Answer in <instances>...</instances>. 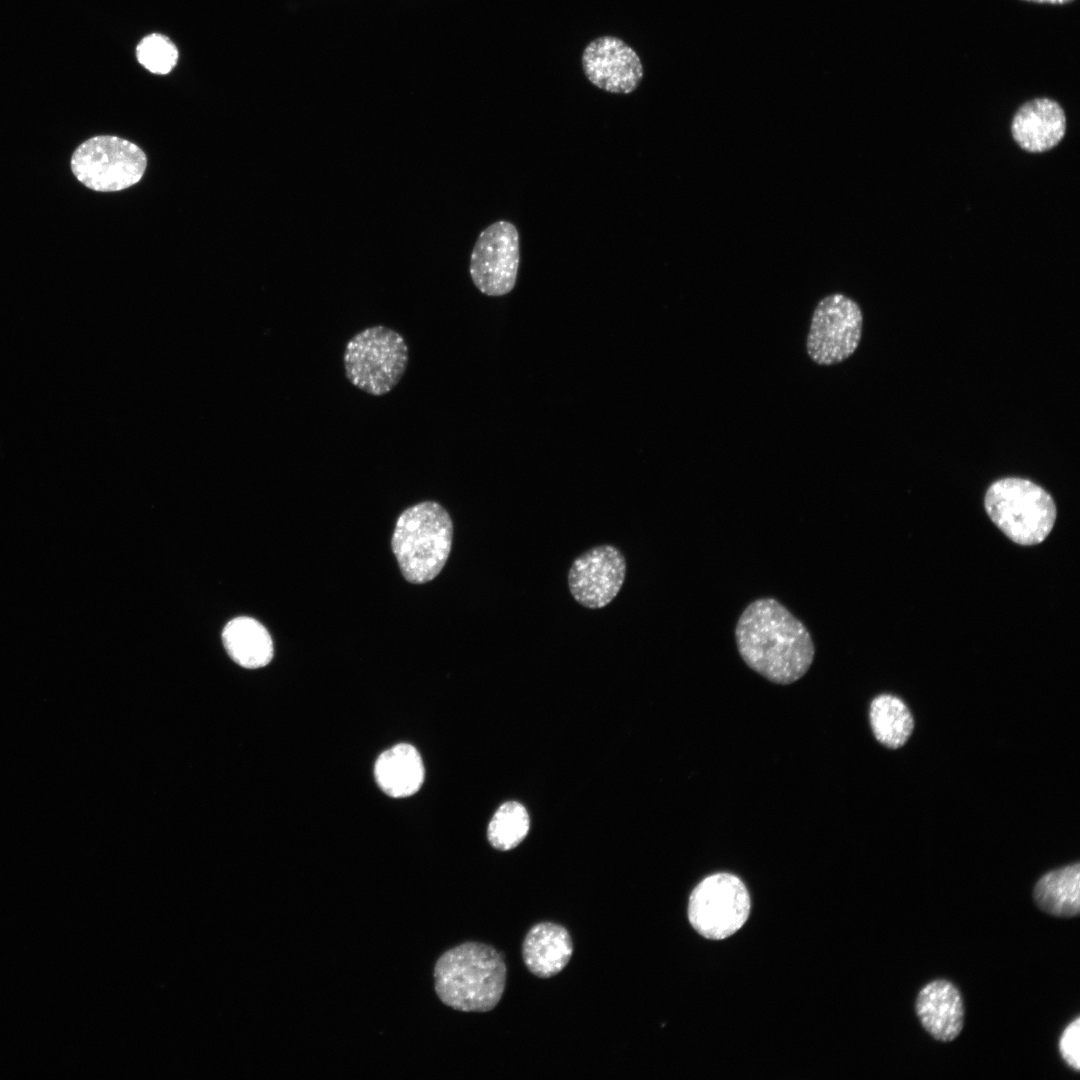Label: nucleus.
Returning a JSON list of instances; mask_svg holds the SVG:
<instances>
[{
    "instance_id": "obj_1",
    "label": "nucleus",
    "mask_w": 1080,
    "mask_h": 1080,
    "mask_svg": "<svg viewBox=\"0 0 1080 1080\" xmlns=\"http://www.w3.org/2000/svg\"><path fill=\"white\" fill-rule=\"evenodd\" d=\"M738 652L755 672L777 684H791L810 668L815 654L805 625L774 598L751 602L740 615Z\"/></svg>"
},
{
    "instance_id": "obj_2",
    "label": "nucleus",
    "mask_w": 1080,
    "mask_h": 1080,
    "mask_svg": "<svg viewBox=\"0 0 1080 1080\" xmlns=\"http://www.w3.org/2000/svg\"><path fill=\"white\" fill-rule=\"evenodd\" d=\"M434 981L436 994L446 1006L462 1012H487L503 995L506 966L493 947L467 942L440 956Z\"/></svg>"
},
{
    "instance_id": "obj_3",
    "label": "nucleus",
    "mask_w": 1080,
    "mask_h": 1080,
    "mask_svg": "<svg viewBox=\"0 0 1080 1080\" xmlns=\"http://www.w3.org/2000/svg\"><path fill=\"white\" fill-rule=\"evenodd\" d=\"M453 525L438 503L421 502L399 516L392 549L404 578L415 584L434 579L450 554Z\"/></svg>"
},
{
    "instance_id": "obj_4",
    "label": "nucleus",
    "mask_w": 1080,
    "mask_h": 1080,
    "mask_svg": "<svg viewBox=\"0 0 1080 1080\" xmlns=\"http://www.w3.org/2000/svg\"><path fill=\"white\" fill-rule=\"evenodd\" d=\"M985 509L992 522L1013 542H1043L1056 519L1051 495L1029 479L1005 477L993 482L985 494Z\"/></svg>"
},
{
    "instance_id": "obj_5",
    "label": "nucleus",
    "mask_w": 1080,
    "mask_h": 1080,
    "mask_svg": "<svg viewBox=\"0 0 1080 1080\" xmlns=\"http://www.w3.org/2000/svg\"><path fill=\"white\" fill-rule=\"evenodd\" d=\"M409 360L404 337L384 325L367 327L346 343L343 364L348 381L373 396L390 392L402 379Z\"/></svg>"
},
{
    "instance_id": "obj_6",
    "label": "nucleus",
    "mask_w": 1080,
    "mask_h": 1080,
    "mask_svg": "<svg viewBox=\"0 0 1080 1080\" xmlns=\"http://www.w3.org/2000/svg\"><path fill=\"white\" fill-rule=\"evenodd\" d=\"M146 165L147 159L141 148L109 135L86 140L71 158L76 178L86 187L101 192L120 191L136 184Z\"/></svg>"
},
{
    "instance_id": "obj_7",
    "label": "nucleus",
    "mask_w": 1080,
    "mask_h": 1080,
    "mask_svg": "<svg viewBox=\"0 0 1080 1080\" xmlns=\"http://www.w3.org/2000/svg\"><path fill=\"white\" fill-rule=\"evenodd\" d=\"M750 908V895L742 880L734 874L715 873L693 889L688 902V918L701 936L722 940L745 924Z\"/></svg>"
},
{
    "instance_id": "obj_8",
    "label": "nucleus",
    "mask_w": 1080,
    "mask_h": 1080,
    "mask_svg": "<svg viewBox=\"0 0 1080 1080\" xmlns=\"http://www.w3.org/2000/svg\"><path fill=\"white\" fill-rule=\"evenodd\" d=\"M863 314L850 297L835 293L816 305L806 338L810 359L821 366H831L849 358L862 337Z\"/></svg>"
},
{
    "instance_id": "obj_9",
    "label": "nucleus",
    "mask_w": 1080,
    "mask_h": 1080,
    "mask_svg": "<svg viewBox=\"0 0 1080 1080\" xmlns=\"http://www.w3.org/2000/svg\"><path fill=\"white\" fill-rule=\"evenodd\" d=\"M520 262L519 233L509 221H497L478 236L470 256L469 273L487 296H504L516 283Z\"/></svg>"
},
{
    "instance_id": "obj_10",
    "label": "nucleus",
    "mask_w": 1080,
    "mask_h": 1080,
    "mask_svg": "<svg viewBox=\"0 0 1080 1080\" xmlns=\"http://www.w3.org/2000/svg\"><path fill=\"white\" fill-rule=\"evenodd\" d=\"M626 569L625 556L616 546L592 547L572 562L567 577L569 591L581 606L603 608L620 592Z\"/></svg>"
},
{
    "instance_id": "obj_11",
    "label": "nucleus",
    "mask_w": 1080,
    "mask_h": 1080,
    "mask_svg": "<svg viewBox=\"0 0 1080 1080\" xmlns=\"http://www.w3.org/2000/svg\"><path fill=\"white\" fill-rule=\"evenodd\" d=\"M582 68L590 83L615 94L632 93L644 75L636 51L614 36H601L589 42L582 54Z\"/></svg>"
},
{
    "instance_id": "obj_12",
    "label": "nucleus",
    "mask_w": 1080,
    "mask_h": 1080,
    "mask_svg": "<svg viewBox=\"0 0 1080 1080\" xmlns=\"http://www.w3.org/2000/svg\"><path fill=\"white\" fill-rule=\"evenodd\" d=\"M915 1012L921 1026L936 1041L951 1042L963 1030V998L959 989L946 979L933 980L920 989Z\"/></svg>"
},
{
    "instance_id": "obj_13",
    "label": "nucleus",
    "mask_w": 1080,
    "mask_h": 1080,
    "mask_svg": "<svg viewBox=\"0 0 1080 1080\" xmlns=\"http://www.w3.org/2000/svg\"><path fill=\"white\" fill-rule=\"evenodd\" d=\"M1066 116L1060 104L1050 98H1035L1014 114L1011 133L1023 150L1041 153L1051 150L1064 138Z\"/></svg>"
},
{
    "instance_id": "obj_14",
    "label": "nucleus",
    "mask_w": 1080,
    "mask_h": 1080,
    "mask_svg": "<svg viewBox=\"0 0 1080 1080\" xmlns=\"http://www.w3.org/2000/svg\"><path fill=\"white\" fill-rule=\"evenodd\" d=\"M573 954V942L568 931L555 923L543 922L527 933L522 956L528 970L540 978L561 972Z\"/></svg>"
},
{
    "instance_id": "obj_15",
    "label": "nucleus",
    "mask_w": 1080,
    "mask_h": 1080,
    "mask_svg": "<svg viewBox=\"0 0 1080 1080\" xmlns=\"http://www.w3.org/2000/svg\"><path fill=\"white\" fill-rule=\"evenodd\" d=\"M375 780L390 797L405 798L415 794L424 781V765L419 752L410 744H397L379 755L374 767Z\"/></svg>"
},
{
    "instance_id": "obj_16",
    "label": "nucleus",
    "mask_w": 1080,
    "mask_h": 1080,
    "mask_svg": "<svg viewBox=\"0 0 1080 1080\" xmlns=\"http://www.w3.org/2000/svg\"><path fill=\"white\" fill-rule=\"evenodd\" d=\"M1036 906L1044 913L1072 918L1080 913V863L1049 871L1039 878L1033 892Z\"/></svg>"
},
{
    "instance_id": "obj_17",
    "label": "nucleus",
    "mask_w": 1080,
    "mask_h": 1080,
    "mask_svg": "<svg viewBox=\"0 0 1080 1080\" xmlns=\"http://www.w3.org/2000/svg\"><path fill=\"white\" fill-rule=\"evenodd\" d=\"M223 644L238 665L256 669L267 665L273 657V643L267 629L250 617H237L225 626Z\"/></svg>"
},
{
    "instance_id": "obj_18",
    "label": "nucleus",
    "mask_w": 1080,
    "mask_h": 1080,
    "mask_svg": "<svg viewBox=\"0 0 1080 1080\" xmlns=\"http://www.w3.org/2000/svg\"><path fill=\"white\" fill-rule=\"evenodd\" d=\"M869 718L875 738L892 749L904 745L914 727L909 708L900 698L890 694L872 700Z\"/></svg>"
},
{
    "instance_id": "obj_19",
    "label": "nucleus",
    "mask_w": 1080,
    "mask_h": 1080,
    "mask_svg": "<svg viewBox=\"0 0 1080 1080\" xmlns=\"http://www.w3.org/2000/svg\"><path fill=\"white\" fill-rule=\"evenodd\" d=\"M529 816L525 807L516 801L503 803L488 826V840L499 850L516 847L527 835Z\"/></svg>"
},
{
    "instance_id": "obj_20",
    "label": "nucleus",
    "mask_w": 1080,
    "mask_h": 1080,
    "mask_svg": "<svg viewBox=\"0 0 1080 1080\" xmlns=\"http://www.w3.org/2000/svg\"><path fill=\"white\" fill-rule=\"evenodd\" d=\"M136 53L138 61L155 74L169 73L178 59L175 45L161 34H151L143 38Z\"/></svg>"
},
{
    "instance_id": "obj_21",
    "label": "nucleus",
    "mask_w": 1080,
    "mask_h": 1080,
    "mask_svg": "<svg viewBox=\"0 0 1080 1080\" xmlns=\"http://www.w3.org/2000/svg\"><path fill=\"white\" fill-rule=\"evenodd\" d=\"M1080 1018L1076 1017L1063 1030L1059 1038V1053L1064 1062L1074 1071L1080 1070Z\"/></svg>"
},
{
    "instance_id": "obj_22",
    "label": "nucleus",
    "mask_w": 1080,
    "mask_h": 1080,
    "mask_svg": "<svg viewBox=\"0 0 1080 1080\" xmlns=\"http://www.w3.org/2000/svg\"><path fill=\"white\" fill-rule=\"evenodd\" d=\"M1026 1H1032V2H1037V3H1047V4H1066V3H1069V2H1071L1073 0H1026Z\"/></svg>"
}]
</instances>
